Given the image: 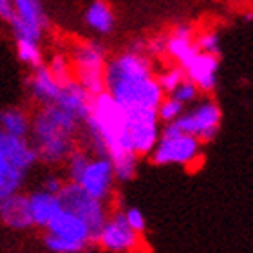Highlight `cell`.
I'll return each instance as SVG.
<instances>
[{
    "label": "cell",
    "mask_w": 253,
    "mask_h": 253,
    "mask_svg": "<svg viewBox=\"0 0 253 253\" xmlns=\"http://www.w3.org/2000/svg\"><path fill=\"white\" fill-rule=\"evenodd\" d=\"M82 128L90 152L109 156L116 181L126 183L136 177L139 158L125 147V109L107 90L92 96Z\"/></svg>",
    "instance_id": "cell-1"
},
{
    "label": "cell",
    "mask_w": 253,
    "mask_h": 253,
    "mask_svg": "<svg viewBox=\"0 0 253 253\" xmlns=\"http://www.w3.org/2000/svg\"><path fill=\"white\" fill-rule=\"evenodd\" d=\"M105 90L123 109L156 107L165 98V92L156 78L152 60L147 53L126 49L107 58L103 67Z\"/></svg>",
    "instance_id": "cell-2"
},
{
    "label": "cell",
    "mask_w": 253,
    "mask_h": 253,
    "mask_svg": "<svg viewBox=\"0 0 253 253\" xmlns=\"http://www.w3.org/2000/svg\"><path fill=\"white\" fill-rule=\"evenodd\" d=\"M80 128L82 123L58 105H38L31 116L29 132V141L35 147L38 161L45 165L65 163L69 154L76 148Z\"/></svg>",
    "instance_id": "cell-3"
},
{
    "label": "cell",
    "mask_w": 253,
    "mask_h": 253,
    "mask_svg": "<svg viewBox=\"0 0 253 253\" xmlns=\"http://www.w3.org/2000/svg\"><path fill=\"white\" fill-rule=\"evenodd\" d=\"M38 163L29 137L11 136L0 128V199L22 192L27 174Z\"/></svg>",
    "instance_id": "cell-4"
},
{
    "label": "cell",
    "mask_w": 253,
    "mask_h": 253,
    "mask_svg": "<svg viewBox=\"0 0 253 253\" xmlns=\"http://www.w3.org/2000/svg\"><path fill=\"white\" fill-rule=\"evenodd\" d=\"M148 158L158 167H185L192 170L203 161V143L192 134L181 132L172 122L163 123L161 136Z\"/></svg>",
    "instance_id": "cell-5"
},
{
    "label": "cell",
    "mask_w": 253,
    "mask_h": 253,
    "mask_svg": "<svg viewBox=\"0 0 253 253\" xmlns=\"http://www.w3.org/2000/svg\"><path fill=\"white\" fill-rule=\"evenodd\" d=\"M161 136V122L152 107L125 109V147L137 156L147 158Z\"/></svg>",
    "instance_id": "cell-6"
},
{
    "label": "cell",
    "mask_w": 253,
    "mask_h": 253,
    "mask_svg": "<svg viewBox=\"0 0 253 253\" xmlns=\"http://www.w3.org/2000/svg\"><path fill=\"white\" fill-rule=\"evenodd\" d=\"M107 62V49L98 40L76 43L71 51V63L82 87L90 96H96L105 90L103 82V67Z\"/></svg>",
    "instance_id": "cell-7"
},
{
    "label": "cell",
    "mask_w": 253,
    "mask_h": 253,
    "mask_svg": "<svg viewBox=\"0 0 253 253\" xmlns=\"http://www.w3.org/2000/svg\"><path fill=\"white\" fill-rule=\"evenodd\" d=\"M222 120V111L219 103L213 98H197L192 103L190 109H185L177 120H174V125L181 132L192 134L199 139L203 145L213 141L219 134Z\"/></svg>",
    "instance_id": "cell-8"
},
{
    "label": "cell",
    "mask_w": 253,
    "mask_h": 253,
    "mask_svg": "<svg viewBox=\"0 0 253 253\" xmlns=\"http://www.w3.org/2000/svg\"><path fill=\"white\" fill-rule=\"evenodd\" d=\"M94 244L111 253H130L145 248L141 233L134 232L126 224L123 211H114L105 219L94 235Z\"/></svg>",
    "instance_id": "cell-9"
},
{
    "label": "cell",
    "mask_w": 253,
    "mask_h": 253,
    "mask_svg": "<svg viewBox=\"0 0 253 253\" xmlns=\"http://www.w3.org/2000/svg\"><path fill=\"white\" fill-rule=\"evenodd\" d=\"M58 195L62 199L63 208H67V210L74 211L76 215L82 217L90 226L92 235H96V232L100 230V226L109 217L107 203L89 195L84 188H80L73 181H65V185L62 186Z\"/></svg>",
    "instance_id": "cell-10"
},
{
    "label": "cell",
    "mask_w": 253,
    "mask_h": 253,
    "mask_svg": "<svg viewBox=\"0 0 253 253\" xmlns=\"http://www.w3.org/2000/svg\"><path fill=\"white\" fill-rule=\"evenodd\" d=\"M74 183L80 188H84L89 195L107 203L112 197L114 185H116V175H114V169H112L109 156L90 152L89 161L85 163L82 174Z\"/></svg>",
    "instance_id": "cell-11"
},
{
    "label": "cell",
    "mask_w": 253,
    "mask_h": 253,
    "mask_svg": "<svg viewBox=\"0 0 253 253\" xmlns=\"http://www.w3.org/2000/svg\"><path fill=\"white\" fill-rule=\"evenodd\" d=\"M45 232L65 239V241H71V243L80 244L85 250L89 248V244H94V235H92V230H90L89 224L80 215H76L74 211L67 210L63 206L62 210L49 221V224L45 226Z\"/></svg>",
    "instance_id": "cell-12"
},
{
    "label": "cell",
    "mask_w": 253,
    "mask_h": 253,
    "mask_svg": "<svg viewBox=\"0 0 253 253\" xmlns=\"http://www.w3.org/2000/svg\"><path fill=\"white\" fill-rule=\"evenodd\" d=\"M219 69H221V60L217 54L199 51L183 71H185L186 78L192 80L203 94H210L219 84Z\"/></svg>",
    "instance_id": "cell-13"
},
{
    "label": "cell",
    "mask_w": 253,
    "mask_h": 253,
    "mask_svg": "<svg viewBox=\"0 0 253 253\" xmlns=\"http://www.w3.org/2000/svg\"><path fill=\"white\" fill-rule=\"evenodd\" d=\"M197 53L195 31L190 24H177L169 37H165V54H169L181 69H185Z\"/></svg>",
    "instance_id": "cell-14"
},
{
    "label": "cell",
    "mask_w": 253,
    "mask_h": 253,
    "mask_svg": "<svg viewBox=\"0 0 253 253\" xmlns=\"http://www.w3.org/2000/svg\"><path fill=\"white\" fill-rule=\"evenodd\" d=\"M90 101H92V96L73 76V78L62 82V89H60V94L54 101V105H58L60 109L73 114L82 123L90 111Z\"/></svg>",
    "instance_id": "cell-15"
},
{
    "label": "cell",
    "mask_w": 253,
    "mask_h": 253,
    "mask_svg": "<svg viewBox=\"0 0 253 253\" xmlns=\"http://www.w3.org/2000/svg\"><path fill=\"white\" fill-rule=\"evenodd\" d=\"M27 89L33 101L38 105H49L54 103L62 89V82L54 78V74L47 69V65H38L31 69V76L27 80Z\"/></svg>",
    "instance_id": "cell-16"
},
{
    "label": "cell",
    "mask_w": 253,
    "mask_h": 253,
    "mask_svg": "<svg viewBox=\"0 0 253 253\" xmlns=\"http://www.w3.org/2000/svg\"><path fill=\"white\" fill-rule=\"evenodd\" d=\"M27 208H29L33 226L45 230L49 221L62 210V199L58 194L40 188L27 195Z\"/></svg>",
    "instance_id": "cell-17"
},
{
    "label": "cell",
    "mask_w": 253,
    "mask_h": 253,
    "mask_svg": "<svg viewBox=\"0 0 253 253\" xmlns=\"http://www.w3.org/2000/svg\"><path fill=\"white\" fill-rule=\"evenodd\" d=\"M0 221L16 232L33 228L29 208H27V195L16 192L0 199Z\"/></svg>",
    "instance_id": "cell-18"
},
{
    "label": "cell",
    "mask_w": 253,
    "mask_h": 253,
    "mask_svg": "<svg viewBox=\"0 0 253 253\" xmlns=\"http://www.w3.org/2000/svg\"><path fill=\"white\" fill-rule=\"evenodd\" d=\"M85 26L100 37H107L116 27V16L107 0H90L84 13Z\"/></svg>",
    "instance_id": "cell-19"
},
{
    "label": "cell",
    "mask_w": 253,
    "mask_h": 253,
    "mask_svg": "<svg viewBox=\"0 0 253 253\" xmlns=\"http://www.w3.org/2000/svg\"><path fill=\"white\" fill-rule=\"evenodd\" d=\"M11 20L33 27L38 33H45V29L49 27V18L42 0H13V18Z\"/></svg>",
    "instance_id": "cell-20"
},
{
    "label": "cell",
    "mask_w": 253,
    "mask_h": 253,
    "mask_svg": "<svg viewBox=\"0 0 253 253\" xmlns=\"http://www.w3.org/2000/svg\"><path fill=\"white\" fill-rule=\"evenodd\" d=\"M0 128L11 136L29 137L31 132V114L18 107H9L0 111Z\"/></svg>",
    "instance_id": "cell-21"
},
{
    "label": "cell",
    "mask_w": 253,
    "mask_h": 253,
    "mask_svg": "<svg viewBox=\"0 0 253 253\" xmlns=\"http://www.w3.org/2000/svg\"><path fill=\"white\" fill-rule=\"evenodd\" d=\"M16 45V56L24 65L27 67H38L43 63V53L40 47V42L35 40H15Z\"/></svg>",
    "instance_id": "cell-22"
},
{
    "label": "cell",
    "mask_w": 253,
    "mask_h": 253,
    "mask_svg": "<svg viewBox=\"0 0 253 253\" xmlns=\"http://www.w3.org/2000/svg\"><path fill=\"white\" fill-rule=\"evenodd\" d=\"M185 109L186 107L183 105V103H179L175 98H172L170 94H165V98L159 101V105L156 107V112H158L159 122L170 123V122H174V120H177V118L183 114Z\"/></svg>",
    "instance_id": "cell-23"
},
{
    "label": "cell",
    "mask_w": 253,
    "mask_h": 253,
    "mask_svg": "<svg viewBox=\"0 0 253 253\" xmlns=\"http://www.w3.org/2000/svg\"><path fill=\"white\" fill-rule=\"evenodd\" d=\"M201 94H203V92L199 90V87H197V85H195L190 78H186V76L181 80L179 84L174 87V90L170 92L172 98H175V100L179 101V103H183L185 107L192 105V103H194Z\"/></svg>",
    "instance_id": "cell-24"
},
{
    "label": "cell",
    "mask_w": 253,
    "mask_h": 253,
    "mask_svg": "<svg viewBox=\"0 0 253 253\" xmlns=\"http://www.w3.org/2000/svg\"><path fill=\"white\" fill-rule=\"evenodd\" d=\"M185 76H186L185 71H183L177 63H175V65H172V67L163 69L161 73L156 74V78H158V82H159V85H161V89H163L165 94H170V92L174 90L175 85L179 84Z\"/></svg>",
    "instance_id": "cell-25"
},
{
    "label": "cell",
    "mask_w": 253,
    "mask_h": 253,
    "mask_svg": "<svg viewBox=\"0 0 253 253\" xmlns=\"http://www.w3.org/2000/svg\"><path fill=\"white\" fill-rule=\"evenodd\" d=\"M43 246L53 253H82L85 252L84 246H80L76 243H71V241H65L62 237H56L53 233H47L43 235Z\"/></svg>",
    "instance_id": "cell-26"
},
{
    "label": "cell",
    "mask_w": 253,
    "mask_h": 253,
    "mask_svg": "<svg viewBox=\"0 0 253 253\" xmlns=\"http://www.w3.org/2000/svg\"><path fill=\"white\" fill-rule=\"evenodd\" d=\"M195 47L199 49L201 53L208 54H221V38L215 31H203L201 35L195 37Z\"/></svg>",
    "instance_id": "cell-27"
},
{
    "label": "cell",
    "mask_w": 253,
    "mask_h": 253,
    "mask_svg": "<svg viewBox=\"0 0 253 253\" xmlns=\"http://www.w3.org/2000/svg\"><path fill=\"white\" fill-rule=\"evenodd\" d=\"M47 69L54 74V78L58 82H65V80L73 78V63L65 54H54L49 62Z\"/></svg>",
    "instance_id": "cell-28"
},
{
    "label": "cell",
    "mask_w": 253,
    "mask_h": 253,
    "mask_svg": "<svg viewBox=\"0 0 253 253\" xmlns=\"http://www.w3.org/2000/svg\"><path fill=\"white\" fill-rule=\"evenodd\" d=\"M123 217H125L126 224L134 230V232L137 233H145V230H147V219H145V215H143V211L139 210V208H136V206H130V208H126L125 211H123Z\"/></svg>",
    "instance_id": "cell-29"
},
{
    "label": "cell",
    "mask_w": 253,
    "mask_h": 253,
    "mask_svg": "<svg viewBox=\"0 0 253 253\" xmlns=\"http://www.w3.org/2000/svg\"><path fill=\"white\" fill-rule=\"evenodd\" d=\"M147 54H154V56L165 54V37H154L147 40Z\"/></svg>",
    "instance_id": "cell-30"
},
{
    "label": "cell",
    "mask_w": 253,
    "mask_h": 253,
    "mask_svg": "<svg viewBox=\"0 0 253 253\" xmlns=\"http://www.w3.org/2000/svg\"><path fill=\"white\" fill-rule=\"evenodd\" d=\"M65 185V181L60 177V175H47L45 179H43V190H47V192H53V194H60V190L62 186Z\"/></svg>",
    "instance_id": "cell-31"
},
{
    "label": "cell",
    "mask_w": 253,
    "mask_h": 253,
    "mask_svg": "<svg viewBox=\"0 0 253 253\" xmlns=\"http://www.w3.org/2000/svg\"><path fill=\"white\" fill-rule=\"evenodd\" d=\"M13 18V0H0V20L9 22Z\"/></svg>",
    "instance_id": "cell-32"
}]
</instances>
